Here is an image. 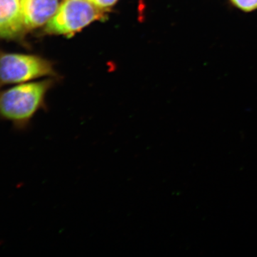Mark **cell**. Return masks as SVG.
<instances>
[{"mask_svg": "<svg viewBox=\"0 0 257 257\" xmlns=\"http://www.w3.org/2000/svg\"><path fill=\"white\" fill-rule=\"evenodd\" d=\"M50 81L25 83L0 92V120L17 131L28 130L37 111L44 107Z\"/></svg>", "mask_w": 257, "mask_h": 257, "instance_id": "6da1fadb", "label": "cell"}, {"mask_svg": "<svg viewBox=\"0 0 257 257\" xmlns=\"http://www.w3.org/2000/svg\"><path fill=\"white\" fill-rule=\"evenodd\" d=\"M102 12L89 0H63L55 16L47 23L46 31L71 36L102 18Z\"/></svg>", "mask_w": 257, "mask_h": 257, "instance_id": "7a4b0ae2", "label": "cell"}, {"mask_svg": "<svg viewBox=\"0 0 257 257\" xmlns=\"http://www.w3.org/2000/svg\"><path fill=\"white\" fill-rule=\"evenodd\" d=\"M50 62L37 56L0 52V84L23 83L52 74Z\"/></svg>", "mask_w": 257, "mask_h": 257, "instance_id": "3957f363", "label": "cell"}, {"mask_svg": "<svg viewBox=\"0 0 257 257\" xmlns=\"http://www.w3.org/2000/svg\"><path fill=\"white\" fill-rule=\"evenodd\" d=\"M63 0H21L22 15L26 29H35L48 23Z\"/></svg>", "mask_w": 257, "mask_h": 257, "instance_id": "277c9868", "label": "cell"}, {"mask_svg": "<svg viewBox=\"0 0 257 257\" xmlns=\"http://www.w3.org/2000/svg\"><path fill=\"white\" fill-rule=\"evenodd\" d=\"M26 30L21 0H0V39L16 40Z\"/></svg>", "mask_w": 257, "mask_h": 257, "instance_id": "5b68a950", "label": "cell"}, {"mask_svg": "<svg viewBox=\"0 0 257 257\" xmlns=\"http://www.w3.org/2000/svg\"><path fill=\"white\" fill-rule=\"evenodd\" d=\"M234 6L243 12H252L257 10V0H231Z\"/></svg>", "mask_w": 257, "mask_h": 257, "instance_id": "8992f818", "label": "cell"}, {"mask_svg": "<svg viewBox=\"0 0 257 257\" xmlns=\"http://www.w3.org/2000/svg\"><path fill=\"white\" fill-rule=\"evenodd\" d=\"M94 6L101 10L109 9L117 2V0H89Z\"/></svg>", "mask_w": 257, "mask_h": 257, "instance_id": "52a82bcc", "label": "cell"}]
</instances>
